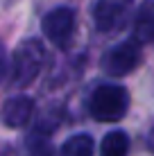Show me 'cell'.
Instances as JSON below:
<instances>
[{
    "mask_svg": "<svg viewBox=\"0 0 154 156\" xmlns=\"http://www.w3.org/2000/svg\"><path fill=\"white\" fill-rule=\"evenodd\" d=\"M129 109V93L125 86L102 84L91 95V115L98 122H118Z\"/></svg>",
    "mask_w": 154,
    "mask_h": 156,
    "instance_id": "cell-1",
    "label": "cell"
},
{
    "mask_svg": "<svg viewBox=\"0 0 154 156\" xmlns=\"http://www.w3.org/2000/svg\"><path fill=\"white\" fill-rule=\"evenodd\" d=\"M43 63V45L39 39H25L14 52L12 63V84L16 88H25L36 79Z\"/></svg>",
    "mask_w": 154,
    "mask_h": 156,
    "instance_id": "cell-2",
    "label": "cell"
},
{
    "mask_svg": "<svg viewBox=\"0 0 154 156\" xmlns=\"http://www.w3.org/2000/svg\"><path fill=\"white\" fill-rule=\"evenodd\" d=\"M141 61H143L141 43L129 39V41H123V43H118V45H113L111 50L104 52V57L100 59V66L111 77H125L131 70H136L141 66Z\"/></svg>",
    "mask_w": 154,
    "mask_h": 156,
    "instance_id": "cell-3",
    "label": "cell"
},
{
    "mask_svg": "<svg viewBox=\"0 0 154 156\" xmlns=\"http://www.w3.org/2000/svg\"><path fill=\"white\" fill-rule=\"evenodd\" d=\"M134 0H98L93 7V23L104 34L125 30L131 18Z\"/></svg>",
    "mask_w": 154,
    "mask_h": 156,
    "instance_id": "cell-4",
    "label": "cell"
},
{
    "mask_svg": "<svg viewBox=\"0 0 154 156\" xmlns=\"http://www.w3.org/2000/svg\"><path fill=\"white\" fill-rule=\"evenodd\" d=\"M45 39L50 43H55L57 48L66 50L70 45L73 36H75V12L70 7H57L52 12H48L43 16V23H41Z\"/></svg>",
    "mask_w": 154,
    "mask_h": 156,
    "instance_id": "cell-5",
    "label": "cell"
},
{
    "mask_svg": "<svg viewBox=\"0 0 154 156\" xmlns=\"http://www.w3.org/2000/svg\"><path fill=\"white\" fill-rule=\"evenodd\" d=\"M34 113V100L27 95H16L9 98L2 106V122L12 129H20L32 120Z\"/></svg>",
    "mask_w": 154,
    "mask_h": 156,
    "instance_id": "cell-6",
    "label": "cell"
},
{
    "mask_svg": "<svg viewBox=\"0 0 154 156\" xmlns=\"http://www.w3.org/2000/svg\"><path fill=\"white\" fill-rule=\"evenodd\" d=\"M136 43H152L154 41V0H145L134 16V36Z\"/></svg>",
    "mask_w": 154,
    "mask_h": 156,
    "instance_id": "cell-7",
    "label": "cell"
},
{
    "mask_svg": "<svg viewBox=\"0 0 154 156\" xmlns=\"http://www.w3.org/2000/svg\"><path fill=\"white\" fill-rule=\"evenodd\" d=\"M93 149H95L93 138L88 133H77L61 145L59 156H93Z\"/></svg>",
    "mask_w": 154,
    "mask_h": 156,
    "instance_id": "cell-8",
    "label": "cell"
},
{
    "mask_svg": "<svg viewBox=\"0 0 154 156\" xmlns=\"http://www.w3.org/2000/svg\"><path fill=\"white\" fill-rule=\"evenodd\" d=\"M129 149V138L125 131H111L102 138L100 145V156H127Z\"/></svg>",
    "mask_w": 154,
    "mask_h": 156,
    "instance_id": "cell-9",
    "label": "cell"
},
{
    "mask_svg": "<svg viewBox=\"0 0 154 156\" xmlns=\"http://www.w3.org/2000/svg\"><path fill=\"white\" fill-rule=\"evenodd\" d=\"M27 156H52V145L48 138L34 136L27 145Z\"/></svg>",
    "mask_w": 154,
    "mask_h": 156,
    "instance_id": "cell-10",
    "label": "cell"
},
{
    "mask_svg": "<svg viewBox=\"0 0 154 156\" xmlns=\"http://www.w3.org/2000/svg\"><path fill=\"white\" fill-rule=\"evenodd\" d=\"M2 70H5V63L0 61V77H2Z\"/></svg>",
    "mask_w": 154,
    "mask_h": 156,
    "instance_id": "cell-11",
    "label": "cell"
}]
</instances>
